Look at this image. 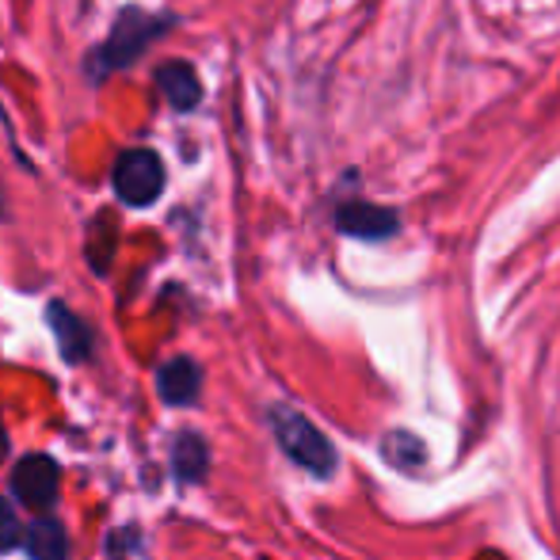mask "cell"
Returning <instances> with one entry per match:
<instances>
[{"mask_svg": "<svg viewBox=\"0 0 560 560\" xmlns=\"http://www.w3.org/2000/svg\"><path fill=\"white\" fill-rule=\"evenodd\" d=\"M4 450H8V439H4V431H0V457H4Z\"/></svg>", "mask_w": 560, "mask_h": 560, "instance_id": "12", "label": "cell"}, {"mask_svg": "<svg viewBox=\"0 0 560 560\" xmlns=\"http://www.w3.org/2000/svg\"><path fill=\"white\" fill-rule=\"evenodd\" d=\"M46 320H50L54 339H58V347H61V359H66V362H84V359H89V354H92V332H89V325H84L81 317H73L66 305L54 302L50 310H46Z\"/></svg>", "mask_w": 560, "mask_h": 560, "instance_id": "7", "label": "cell"}, {"mask_svg": "<svg viewBox=\"0 0 560 560\" xmlns=\"http://www.w3.org/2000/svg\"><path fill=\"white\" fill-rule=\"evenodd\" d=\"M23 538L20 530V518H15V511L8 508V500L0 495V553H8V549H15Z\"/></svg>", "mask_w": 560, "mask_h": 560, "instance_id": "11", "label": "cell"}, {"mask_svg": "<svg viewBox=\"0 0 560 560\" xmlns=\"http://www.w3.org/2000/svg\"><path fill=\"white\" fill-rule=\"evenodd\" d=\"M58 488H61V469L54 457L46 454H31L23 457L20 465H15L12 472V492L20 495L27 508H50L54 500H58Z\"/></svg>", "mask_w": 560, "mask_h": 560, "instance_id": "4", "label": "cell"}, {"mask_svg": "<svg viewBox=\"0 0 560 560\" xmlns=\"http://www.w3.org/2000/svg\"><path fill=\"white\" fill-rule=\"evenodd\" d=\"M156 389H161V400L164 405H195L199 400V389H202V370L199 362L191 359H172L161 366V374H156Z\"/></svg>", "mask_w": 560, "mask_h": 560, "instance_id": "5", "label": "cell"}, {"mask_svg": "<svg viewBox=\"0 0 560 560\" xmlns=\"http://www.w3.org/2000/svg\"><path fill=\"white\" fill-rule=\"evenodd\" d=\"M336 222L343 233L362 236V241H382V236L397 233V214L385 207H374V202H347L336 214Z\"/></svg>", "mask_w": 560, "mask_h": 560, "instance_id": "6", "label": "cell"}, {"mask_svg": "<svg viewBox=\"0 0 560 560\" xmlns=\"http://www.w3.org/2000/svg\"><path fill=\"white\" fill-rule=\"evenodd\" d=\"M156 31H161V23H156L153 15L138 12V8H126V12L115 20V27H112V43L100 50V66H104V69L130 66V61L145 50L149 38H153Z\"/></svg>", "mask_w": 560, "mask_h": 560, "instance_id": "3", "label": "cell"}, {"mask_svg": "<svg viewBox=\"0 0 560 560\" xmlns=\"http://www.w3.org/2000/svg\"><path fill=\"white\" fill-rule=\"evenodd\" d=\"M23 546H27L31 560H69V538L66 526L54 523V518H38L23 534Z\"/></svg>", "mask_w": 560, "mask_h": 560, "instance_id": "10", "label": "cell"}, {"mask_svg": "<svg viewBox=\"0 0 560 560\" xmlns=\"http://www.w3.org/2000/svg\"><path fill=\"white\" fill-rule=\"evenodd\" d=\"M172 469H176V477L187 480V485H195V480L207 477V469H210L207 439L195 435V431L176 435V446H172Z\"/></svg>", "mask_w": 560, "mask_h": 560, "instance_id": "9", "label": "cell"}, {"mask_svg": "<svg viewBox=\"0 0 560 560\" xmlns=\"http://www.w3.org/2000/svg\"><path fill=\"white\" fill-rule=\"evenodd\" d=\"M115 195L126 207H149L164 191V164L153 149H130L115 164Z\"/></svg>", "mask_w": 560, "mask_h": 560, "instance_id": "2", "label": "cell"}, {"mask_svg": "<svg viewBox=\"0 0 560 560\" xmlns=\"http://www.w3.org/2000/svg\"><path fill=\"white\" fill-rule=\"evenodd\" d=\"M271 428H275V439H279V446L287 450V454L294 457L302 469L317 472V477H328V472L336 469L332 443H328V439L320 435V431L313 428V423L305 420L302 412H294V408H275V412H271Z\"/></svg>", "mask_w": 560, "mask_h": 560, "instance_id": "1", "label": "cell"}, {"mask_svg": "<svg viewBox=\"0 0 560 560\" xmlns=\"http://www.w3.org/2000/svg\"><path fill=\"white\" fill-rule=\"evenodd\" d=\"M156 84H161V92L168 96V104L176 107V112L199 107L202 84H199V77H195V69L184 66V61H168V66L156 69Z\"/></svg>", "mask_w": 560, "mask_h": 560, "instance_id": "8", "label": "cell"}]
</instances>
